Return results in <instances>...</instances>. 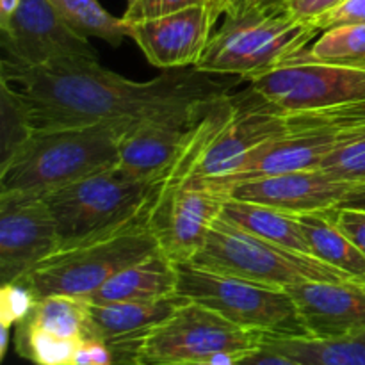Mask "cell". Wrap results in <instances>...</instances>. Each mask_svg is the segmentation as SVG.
<instances>
[{
	"label": "cell",
	"instance_id": "6da1fadb",
	"mask_svg": "<svg viewBox=\"0 0 365 365\" xmlns=\"http://www.w3.org/2000/svg\"><path fill=\"white\" fill-rule=\"evenodd\" d=\"M0 89L18 107L29 130L135 121L225 93L223 86L195 68L164 70L152 81L135 82L93 57H64L38 66L4 57Z\"/></svg>",
	"mask_w": 365,
	"mask_h": 365
},
{
	"label": "cell",
	"instance_id": "7a4b0ae2",
	"mask_svg": "<svg viewBox=\"0 0 365 365\" xmlns=\"http://www.w3.org/2000/svg\"><path fill=\"white\" fill-rule=\"evenodd\" d=\"M132 121L34 128L0 164V195L45 196L118 166L120 139Z\"/></svg>",
	"mask_w": 365,
	"mask_h": 365
},
{
	"label": "cell",
	"instance_id": "3957f363",
	"mask_svg": "<svg viewBox=\"0 0 365 365\" xmlns=\"http://www.w3.org/2000/svg\"><path fill=\"white\" fill-rule=\"evenodd\" d=\"M319 34L314 24L292 16L284 0H269L237 18L227 16L225 24L214 31L195 70L250 81L309 48Z\"/></svg>",
	"mask_w": 365,
	"mask_h": 365
},
{
	"label": "cell",
	"instance_id": "277c9868",
	"mask_svg": "<svg viewBox=\"0 0 365 365\" xmlns=\"http://www.w3.org/2000/svg\"><path fill=\"white\" fill-rule=\"evenodd\" d=\"M160 180L128 177L116 166L43 196L61 248L106 237L148 216Z\"/></svg>",
	"mask_w": 365,
	"mask_h": 365
},
{
	"label": "cell",
	"instance_id": "5b68a950",
	"mask_svg": "<svg viewBox=\"0 0 365 365\" xmlns=\"http://www.w3.org/2000/svg\"><path fill=\"white\" fill-rule=\"evenodd\" d=\"M150 214L106 237L57 250L21 284L27 285L36 299L61 294L88 302L121 269L160 252Z\"/></svg>",
	"mask_w": 365,
	"mask_h": 365
},
{
	"label": "cell",
	"instance_id": "8992f818",
	"mask_svg": "<svg viewBox=\"0 0 365 365\" xmlns=\"http://www.w3.org/2000/svg\"><path fill=\"white\" fill-rule=\"evenodd\" d=\"M192 264L277 289H287L305 282L351 278L316 257L257 237L221 216L210 228L205 245Z\"/></svg>",
	"mask_w": 365,
	"mask_h": 365
},
{
	"label": "cell",
	"instance_id": "52a82bcc",
	"mask_svg": "<svg viewBox=\"0 0 365 365\" xmlns=\"http://www.w3.org/2000/svg\"><path fill=\"white\" fill-rule=\"evenodd\" d=\"M178 294L214 310L245 330L262 335H309L298 307L285 289L178 264Z\"/></svg>",
	"mask_w": 365,
	"mask_h": 365
},
{
	"label": "cell",
	"instance_id": "ba28073f",
	"mask_svg": "<svg viewBox=\"0 0 365 365\" xmlns=\"http://www.w3.org/2000/svg\"><path fill=\"white\" fill-rule=\"evenodd\" d=\"M264 337L189 299L139 342L132 365L210 362L220 356L241 359L262 348Z\"/></svg>",
	"mask_w": 365,
	"mask_h": 365
},
{
	"label": "cell",
	"instance_id": "9c48e42d",
	"mask_svg": "<svg viewBox=\"0 0 365 365\" xmlns=\"http://www.w3.org/2000/svg\"><path fill=\"white\" fill-rule=\"evenodd\" d=\"M246 82L285 114L317 113L365 100V66L316 59L309 48Z\"/></svg>",
	"mask_w": 365,
	"mask_h": 365
},
{
	"label": "cell",
	"instance_id": "30bf717a",
	"mask_svg": "<svg viewBox=\"0 0 365 365\" xmlns=\"http://www.w3.org/2000/svg\"><path fill=\"white\" fill-rule=\"evenodd\" d=\"M228 196L205 182L163 178L150 214L160 252L177 264L192 262Z\"/></svg>",
	"mask_w": 365,
	"mask_h": 365
},
{
	"label": "cell",
	"instance_id": "8fae6325",
	"mask_svg": "<svg viewBox=\"0 0 365 365\" xmlns=\"http://www.w3.org/2000/svg\"><path fill=\"white\" fill-rule=\"evenodd\" d=\"M214 96L132 121L120 139L118 170L143 180L164 178Z\"/></svg>",
	"mask_w": 365,
	"mask_h": 365
},
{
	"label": "cell",
	"instance_id": "7c38bea8",
	"mask_svg": "<svg viewBox=\"0 0 365 365\" xmlns=\"http://www.w3.org/2000/svg\"><path fill=\"white\" fill-rule=\"evenodd\" d=\"M61 248L43 196L0 195V282H21Z\"/></svg>",
	"mask_w": 365,
	"mask_h": 365
},
{
	"label": "cell",
	"instance_id": "4fadbf2b",
	"mask_svg": "<svg viewBox=\"0 0 365 365\" xmlns=\"http://www.w3.org/2000/svg\"><path fill=\"white\" fill-rule=\"evenodd\" d=\"M6 59L38 66L64 57H96L89 38L71 29L48 0H20L9 27L2 31Z\"/></svg>",
	"mask_w": 365,
	"mask_h": 365
},
{
	"label": "cell",
	"instance_id": "5bb4252c",
	"mask_svg": "<svg viewBox=\"0 0 365 365\" xmlns=\"http://www.w3.org/2000/svg\"><path fill=\"white\" fill-rule=\"evenodd\" d=\"M217 14L210 6H196L177 13L127 21L146 59L163 70L195 68L214 34Z\"/></svg>",
	"mask_w": 365,
	"mask_h": 365
},
{
	"label": "cell",
	"instance_id": "9a60e30c",
	"mask_svg": "<svg viewBox=\"0 0 365 365\" xmlns=\"http://www.w3.org/2000/svg\"><path fill=\"white\" fill-rule=\"evenodd\" d=\"M289 116L291 130L253 150L234 175L214 187L230 195L232 187L245 182L319 168L327 153L337 145L339 132L299 114Z\"/></svg>",
	"mask_w": 365,
	"mask_h": 365
},
{
	"label": "cell",
	"instance_id": "2e32d148",
	"mask_svg": "<svg viewBox=\"0 0 365 365\" xmlns=\"http://www.w3.org/2000/svg\"><path fill=\"white\" fill-rule=\"evenodd\" d=\"M351 189V184L316 168L245 182L232 187L230 196L289 214H307L337 209Z\"/></svg>",
	"mask_w": 365,
	"mask_h": 365
},
{
	"label": "cell",
	"instance_id": "e0dca14e",
	"mask_svg": "<svg viewBox=\"0 0 365 365\" xmlns=\"http://www.w3.org/2000/svg\"><path fill=\"white\" fill-rule=\"evenodd\" d=\"M285 291L294 299L310 337H337L365 330V280L305 282Z\"/></svg>",
	"mask_w": 365,
	"mask_h": 365
},
{
	"label": "cell",
	"instance_id": "ac0fdd59",
	"mask_svg": "<svg viewBox=\"0 0 365 365\" xmlns=\"http://www.w3.org/2000/svg\"><path fill=\"white\" fill-rule=\"evenodd\" d=\"M187 302L185 296L175 294L155 302L88 303L89 331L109 346L114 365H132L139 342Z\"/></svg>",
	"mask_w": 365,
	"mask_h": 365
},
{
	"label": "cell",
	"instance_id": "d6986e66",
	"mask_svg": "<svg viewBox=\"0 0 365 365\" xmlns=\"http://www.w3.org/2000/svg\"><path fill=\"white\" fill-rule=\"evenodd\" d=\"M178 264L163 252H157L114 274L88 299V303L106 305L170 298L178 294Z\"/></svg>",
	"mask_w": 365,
	"mask_h": 365
},
{
	"label": "cell",
	"instance_id": "ffe728a7",
	"mask_svg": "<svg viewBox=\"0 0 365 365\" xmlns=\"http://www.w3.org/2000/svg\"><path fill=\"white\" fill-rule=\"evenodd\" d=\"M262 348L302 365H365V330L337 337L266 335Z\"/></svg>",
	"mask_w": 365,
	"mask_h": 365
},
{
	"label": "cell",
	"instance_id": "44dd1931",
	"mask_svg": "<svg viewBox=\"0 0 365 365\" xmlns=\"http://www.w3.org/2000/svg\"><path fill=\"white\" fill-rule=\"evenodd\" d=\"M334 210V209H331ZM331 210L294 214L310 255L356 280H365V257L335 223Z\"/></svg>",
	"mask_w": 365,
	"mask_h": 365
},
{
	"label": "cell",
	"instance_id": "7402d4cb",
	"mask_svg": "<svg viewBox=\"0 0 365 365\" xmlns=\"http://www.w3.org/2000/svg\"><path fill=\"white\" fill-rule=\"evenodd\" d=\"M221 217L257 237L310 255L309 246H307L294 214L284 212V210L262 205V203L246 202V200L228 196L223 210H221Z\"/></svg>",
	"mask_w": 365,
	"mask_h": 365
},
{
	"label": "cell",
	"instance_id": "603a6c76",
	"mask_svg": "<svg viewBox=\"0 0 365 365\" xmlns=\"http://www.w3.org/2000/svg\"><path fill=\"white\" fill-rule=\"evenodd\" d=\"M18 324L64 341L93 339L88 323V302L71 296L56 294L36 299L31 312Z\"/></svg>",
	"mask_w": 365,
	"mask_h": 365
},
{
	"label": "cell",
	"instance_id": "cb8c5ba5",
	"mask_svg": "<svg viewBox=\"0 0 365 365\" xmlns=\"http://www.w3.org/2000/svg\"><path fill=\"white\" fill-rule=\"evenodd\" d=\"M71 29L86 38H100L118 46L128 38V24L116 18L98 0H48Z\"/></svg>",
	"mask_w": 365,
	"mask_h": 365
},
{
	"label": "cell",
	"instance_id": "d4e9b609",
	"mask_svg": "<svg viewBox=\"0 0 365 365\" xmlns=\"http://www.w3.org/2000/svg\"><path fill=\"white\" fill-rule=\"evenodd\" d=\"M309 52L328 63L365 66V25H341L323 31Z\"/></svg>",
	"mask_w": 365,
	"mask_h": 365
},
{
	"label": "cell",
	"instance_id": "484cf974",
	"mask_svg": "<svg viewBox=\"0 0 365 365\" xmlns=\"http://www.w3.org/2000/svg\"><path fill=\"white\" fill-rule=\"evenodd\" d=\"M319 168L337 180L351 185L365 184V130L339 132L337 145L327 153Z\"/></svg>",
	"mask_w": 365,
	"mask_h": 365
},
{
	"label": "cell",
	"instance_id": "4316f807",
	"mask_svg": "<svg viewBox=\"0 0 365 365\" xmlns=\"http://www.w3.org/2000/svg\"><path fill=\"white\" fill-rule=\"evenodd\" d=\"M36 298L27 285L21 282L16 284H4L0 291V324L2 328L11 330L20 321L25 319L31 309L34 307Z\"/></svg>",
	"mask_w": 365,
	"mask_h": 365
},
{
	"label": "cell",
	"instance_id": "83f0119b",
	"mask_svg": "<svg viewBox=\"0 0 365 365\" xmlns=\"http://www.w3.org/2000/svg\"><path fill=\"white\" fill-rule=\"evenodd\" d=\"M196 6L214 7L216 14L220 16L216 0H134L132 4H128L127 11H125L121 18L125 21H138L145 20V18H155L163 16V14L177 13V11L189 9V7Z\"/></svg>",
	"mask_w": 365,
	"mask_h": 365
},
{
	"label": "cell",
	"instance_id": "f1b7e54d",
	"mask_svg": "<svg viewBox=\"0 0 365 365\" xmlns=\"http://www.w3.org/2000/svg\"><path fill=\"white\" fill-rule=\"evenodd\" d=\"M317 123L328 125L339 132L365 130V100L364 102L349 103V106L334 107V109L317 110V113L299 114Z\"/></svg>",
	"mask_w": 365,
	"mask_h": 365
},
{
	"label": "cell",
	"instance_id": "f546056e",
	"mask_svg": "<svg viewBox=\"0 0 365 365\" xmlns=\"http://www.w3.org/2000/svg\"><path fill=\"white\" fill-rule=\"evenodd\" d=\"M319 32L341 25H365V0H346L337 9L314 21Z\"/></svg>",
	"mask_w": 365,
	"mask_h": 365
},
{
	"label": "cell",
	"instance_id": "4dcf8cb0",
	"mask_svg": "<svg viewBox=\"0 0 365 365\" xmlns=\"http://www.w3.org/2000/svg\"><path fill=\"white\" fill-rule=\"evenodd\" d=\"M335 223L342 232L351 239L353 245L364 253L365 257V209L356 207H337L331 210Z\"/></svg>",
	"mask_w": 365,
	"mask_h": 365
},
{
	"label": "cell",
	"instance_id": "1f68e13d",
	"mask_svg": "<svg viewBox=\"0 0 365 365\" xmlns=\"http://www.w3.org/2000/svg\"><path fill=\"white\" fill-rule=\"evenodd\" d=\"M346 0H284L285 9L294 18L302 21L314 24L321 16L328 14L330 11L337 9Z\"/></svg>",
	"mask_w": 365,
	"mask_h": 365
},
{
	"label": "cell",
	"instance_id": "d6a6232c",
	"mask_svg": "<svg viewBox=\"0 0 365 365\" xmlns=\"http://www.w3.org/2000/svg\"><path fill=\"white\" fill-rule=\"evenodd\" d=\"M235 365H302L296 360L289 359V356L280 355L271 349L260 348L257 351L248 353V355L241 356V359L234 360Z\"/></svg>",
	"mask_w": 365,
	"mask_h": 365
},
{
	"label": "cell",
	"instance_id": "836d02e7",
	"mask_svg": "<svg viewBox=\"0 0 365 365\" xmlns=\"http://www.w3.org/2000/svg\"><path fill=\"white\" fill-rule=\"evenodd\" d=\"M267 2L269 0H216V6L220 16L221 14H227L228 18H237Z\"/></svg>",
	"mask_w": 365,
	"mask_h": 365
},
{
	"label": "cell",
	"instance_id": "e575fe53",
	"mask_svg": "<svg viewBox=\"0 0 365 365\" xmlns=\"http://www.w3.org/2000/svg\"><path fill=\"white\" fill-rule=\"evenodd\" d=\"M20 0H0V31H6L18 11Z\"/></svg>",
	"mask_w": 365,
	"mask_h": 365
},
{
	"label": "cell",
	"instance_id": "d590c367",
	"mask_svg": "<svg viewBox=\"0 0 365 365\" xmlns=\"http://www.w3.org/2000/svg\"><path fill=\"white\" fill-rule=\"evenodd\" d=\"M339 207H356V209H365V184L353 185V189L346 195L344 202Z\"/></svg>",
	"mask_w": 365,
	"mask_h": 365
},
{
	"label": "cell",
	"instance_id": "8d00e7d4",
	"mask_svg": "<svg viewBox=\"0 0 365 365\" xmlns=\"http://www.w3.org/2000/svg\"><path fill=\"white\" fill-rule=\"evenodd\" d=\"M235 359H230V356H220L216 360H210V362H192V364H175V365H235Z\"/></svg>",
	"mask_w": 365,
	"mask_h": 365
},
{
	"label": "cell",
	"instance_id": "74e56055",
	"mask_svg": "<svg viewBox=\"0 0 365 365\" xmlns=\"http://www.w3.org/2000/svg\"><path fill=\"white\" fill-rule=\"evenodd\" d=\"M132 2H134V0H127V6H128V4H132Z\"/></svg>",
	"mask_w": 365,
	"mask_h": 365
}]
</instances>
